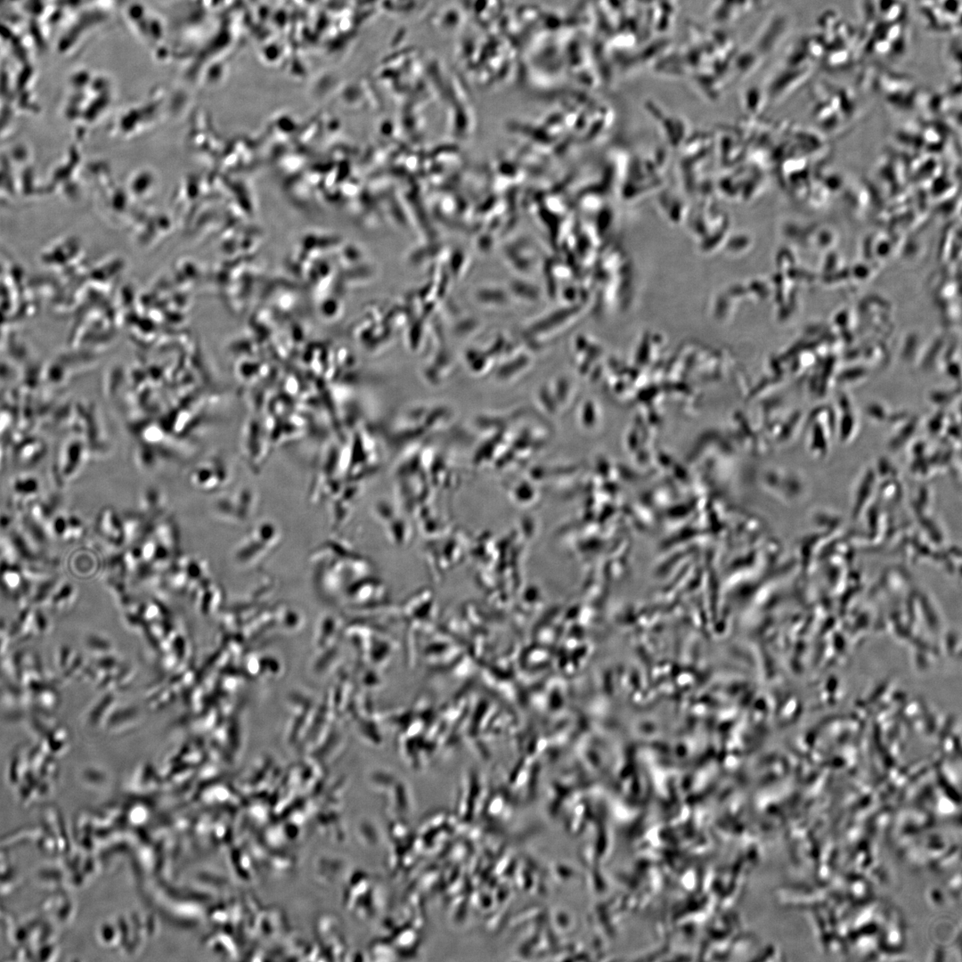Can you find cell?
Masks as SVG:
<instances>
[{
  "label": "cell",
  "instance_id": "cell-2",
  "mask_svg": "<svg viewBox=\"0 0 962 962\" xmlns=\"http://www.w3.org/2000/svg\"><path fill=\"white\" fill-rule=\"evenodd\" d=\"M252 494L245 488H238L220 494L212 504L215 518L226 524H237L244 521L250 512Z\"/></svg>",
  "mask_w": 962,
  "mask_h": 962
},
{
  "label": "cell",
  "instance_id": "cell-1",
  "mask_svg": "<svg viewBox=\"0 0 962 962\" xmlns=\"http://www.w3.org/2000/svg\"><path fill=\"white\" fill-rule=\"evenodd\" d=\"M232 479V468L226 456L212 454L199 461L190 470L189 484L200 493H218Z\"/></svg>",
  "mask_w": 962,
  "mask_h": 962
},
{
  "label": "cell",
  "instance_id": "cell-3",
  "mask_svg": "<svg viewBox=\"0 0 962 962\" xmlns=\"http://www.w3.org/2000/svg\"><path fill=\"white\" fill-rule=\"evenodd\" d=\"M97 530L100 537L114 550L126 545V534L122 514L108 507L102 510L97 518Z\"/></svg>",
  "mask_w": 962,
  "mask_h": 962
}]
</instances>
